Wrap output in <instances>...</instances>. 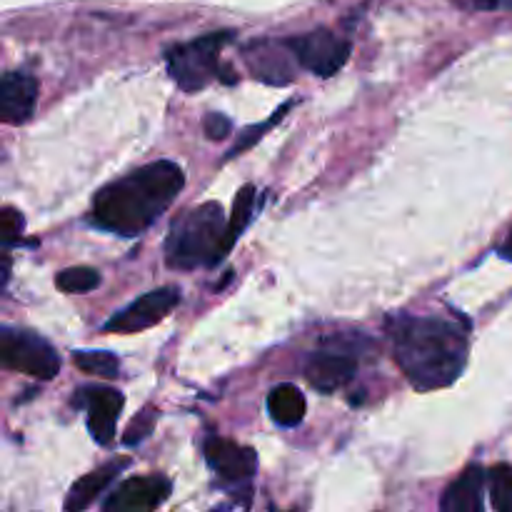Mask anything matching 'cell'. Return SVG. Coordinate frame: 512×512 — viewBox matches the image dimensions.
I'll return each mask as SVG.
<instances>
[{
	"mask_svg": "<svg viewBox=\"0 0 512 512\" xmlns=\"http://www.w3.org/2000/svg\"><path fill=\"white\" fill-rule=\"evenodd\" d=\"M490 503L498 512H512V468L510 465H495L488 475Z\"/></svg>",
	"mask_w": 512,
	"mask_h": 512,
	"instance_id": "19",
	"label": "cell"
},
{
	"mask_svg": "<svg viewBox=\"0 0 512 512\" xmlns=\"http://www.w3.org/2000/svg\"><path fill=\"white\" fill-rule=\"evenodd\" d=\"M253 210H255V188L253 185H245V188H240L238 195H235L233 213H230V218H228L230 248H233L235 240L243 235V230L248 228V223L253 220Z\"/></svg>",
	"mask_w": 512,
	"mask_h": 512,
	"instance_id": "17",
	"label": "cell"
},
{
	"mask_svg": "<svg viewBox=\"0 0 512 512\" xmlns=\"http://www.w3.org/2000/svg\"><path fill=\"white\" fill-rule=\"evenodd\" d=\"M500 255H503V258L512 260V233L508 235V240H505V245H503V248H500Z\"/></svg>",
	"mask_w": 512,
	"mask_h": 512,
	"instance_id": "24",
	"label": "cell"
},
{
	"mask_svg": "<svg viewBox=\"0 0 512 512\" xmlns=\"http://www.w3.org/2000/svg\"><path fill=\"white\" fill-rule=\"evenodd\" d=\"M268 413L280 428H295L305 418V395L298 385H275L268 393Z\"/></svg>",
	"mask_w": 512,
	"mask_h": 512,
	"instance_id": "16",
	"label": "cell"
},
{
	"mask_svg": "<svg viewBox=\"0 0 512 512\" xmlns=\"http://www.w3.org/2000/svg\"><path fill=\"white\" fill-rule=\"evenodd\" d=\"M355 370H358V363L350 355L315 353L305 365V378L320 393H335L355 378Z\"/></svg>",
	"mask_w": 512,
	"mask_h": 512,
	"instance_id": "13",
	"label": "cell"
},
{
	"mask_svg": "<svg viewBox=\"0 0 512 512\" xmlns=\"http://www.w3.org/2000/svg\"><path fill=\"white\" fill-rule=\"evenodd\" d=\"M75 405L88 410V430L95 443L108 445L118 430V415L125 398L113 388H83L75 395Z\"/></svg>",
	"mask_w": 512,
	"mask_h": 512,
	"instance_id": "8",
	"label": "cell"
},
{
	"mask_svg": "<svg viewBox=\"0 0 512 512\" xmlns=\"http://www.w3.org/2000/svg\"><path fill=\"white\" fill-rule=\"evenodd\" d=\"M155 418H158V413H155V408H145L143 413L135 415L133 423H130L128 428H125L123 443H125V445H138V443H143V440L148 438L150 433H153Z\"/></svg>",
	"mask_w": 512,
	"mask_h": 512,
	"instance_id": "21",
	"label": "cell"
},
{
	"mask_svg": "<svg viewBox=\"0 0 512 512\" xmlns=\"http://www.w3.org/2000/svg\"><path fill=\"white\" fill-rule=\"evenodd\" d=\"M0 228H3L5 248L20 243V238H23V230H25L23 213H20V210H15V208H10V205H8V208L3 210V225H0Z\"/></svg>",
	"mask_w": 512,
	"mask_h": 512,
	"instance_id": "22",
	"label": "cell"
},
{
	"mask_svg": "<svg viewBox=\"0 0 512 512\" xmlns=\"http://www.w3.org/2000/svg\"><path fill=\"white\" fill-rule=\"evenodd\" d=\"M250 73L268 85H288L295 78V53L290 50L288 40L285 43H273V40H258L245 50Z\"/></svg>",
	"mask_w": 512,
	"mask_h": 512,
	"instance_id": "9",
	"label": "cell"
},
{
	"mask_svg": "<svg viewBox=\"0 0 512 512\" xmlns=\"http://www.w3.org/2000/svg\"><path fill=\"white\" fill-rule=\"evenodd\" d=\"M55 285L63 293H90V290H95L100 285V273L93 268H68L63 273H58Z\"/></svg>",
	"mask_w": 512,
	"mask_h": 512,
	"instance_id": "20",
	"label": "cell"
},
{
	"mask_svg": "<svg viewBox=\"0 0 512 512\" xmlns=\"http://www.w3.org/2000/svg\"><path fill=\"white\" fill-rule=\"evenodd\" d=\"M170 495V483L160 475H148V478H130L115 488L105 498L103 510L108 512H148L165 503Z\"/></svg>",
	"mask_w": 512,
	"mask_h": 512,
	"instance_id": "10",
	"label": "cell"
},
{
	"mask_svg": "<svg viewBox=\"0 0 512 512\" xmlns=\"http://www.w3.org/2000/svg\"><path fill=\"white\" fill-rule=\"evenodd\" d=\"M0 358L3 365L38 380H53L60 373V355L38 333L18 328H3L0 333Z\"/></svg>",
	"mask_w": 512,
	"mask_h": 512,
	"instance_id": "5",
	"label": "cell"
},
{
	"mask_svg": "<svg viewBox=\"0 0 512 512\" xmlns=\"http://www.w3.org/2000/svg\"><path fill=\"white\" fill-rule=\"evenodd\" d=\"M38 100V80L20 70H10L0 80V115L5 123L18 125L30 118Z\"/></svg>",
	"mask_w": 512,
	"mask_h": 512,
	"instance_id": "12",
	"label": "cell"
},
{
	"mask_svg": "<svg viewBox=\"0 0 512 512\" xmlns=\"http://www.w3.org/2000/svg\"><path fill=\"white\" fill-rule=\"evenodd\" d=\"M390 340L395 363L420 393L448 388L463 375L468 338L450 320L400 315L390 328Z\"/></svg>",
	"mask_w": 512,
	"mask_h": 512,
	"instance_id": "2",
	"label": "cell"
},
{
	"mask_svg": "<svg viewBox=\"0 0 512 512\" xmlns=\"http://www.w3.org/2000/svg\"><path fill=\"white\" fill-rule=\"evenodd\" d=\"M185 185V173L170 160L143 165L105 185L93 200V223L108 233L135 238L173 205Z\"/></svg>",
	"mask_w": 512,
	"mask_h": 512,
	"instance_id": "1",
	"label": "cell"
},
{
	"mask_svg": "<svg viewBox=\"0 0 512 512\" xmlns=\"http://www.w3.org/2000/svg\"><path fill=\"white\" fill-rule=\"evenodd\" d=\"M288 45L295 58H298V63L303 68L313 70L320 78L335 75L350 58L348 40L338 38L330 30H313V33L298 35V38H290Z\"/></svg>",
	"mask_w": 512,
	"mask_h": 512,
	"instance_id": "6",
	"label": "cell"
},
{
	"mask_svg": "<svg viewBox=\"0 0 512 512\" xmlns=\"http://www.w3.org/2000/svg\"><path fill=\"white\" fill-rule=\"evenodd\" d=\"M485 483L488 475L480 465H470L458 480L448 488V493L440 500V508L445 512H483L485 503Z\"/></svg>",
	"mask_w": 512,
	"mask_h": 512,
	"instance_id": "14",
	"label": "cell"
},
{
	"mask_svg": "<svg viewBox=\"0 0 512 512\" xmlns=\"http://www.w3.org/2000/svg\"><path fill=\"white\" fill-rule=\"evenodd\" d=\"M73 363L83 373L100 375V378H115L120 370L118 358L113 353H105V350H78V353H73Z\"/></svg>",
	"mask_w": 512,
	"mask_h": 512,
	"instance_id": "18",
	"label": "cell"
},
{
	"mask_svg": "<svg viewBox=\"0 0 512 512\" xmlns=\"http://www.w3.org/2000/svg\"><path fill=\"white\" fill-rule=\"evenodd\" d=\"M128 465V460H113V463L103 465V468L93 470V473H88L85 478H80L78 483L70 488L68 498H65L63 508L75 512V510H85L90 503H93L95 498H98L100 493H105V490L110 488V483H113L115 478H118L120 470Z\"/></svg>",
	"mask_w": 512,
	"mask_h": 512,
	"instance_id": "15",
	"label": "cell"
},
{
	"mask_svg": "<svg viewBox=\"0 0 512 512\" xmlns=\"http://www.w3.org/2000/svg\"><path fill=\"white\" fill-rule=\"evenodd\" d=\"M203 128H205V135H208L210 140H223L230 135V128H233V123H230L228 115L223 113H208L203 120Z\"/></svg>",
	"mask_w": 512,
	"mask_h": 512,
	"instance_id": "23",
	"label": "cell"
},
{
	"mask_svg": "<svg viewBox=\"0 0 512 512\" xmlns=\"http://www.w3.org/2000/svg\"><path fill=\"white\" fill-rule=\"evenodd\" d=\"M233 38L230 30H215V33L195 38L190 43H178L168 48L165 63L168 73L185 93H198L208 88L215 78H220L223 65L218 63V55L223 45Z\"/></svg>",
	"mask_w": 512,
	"mask_h": 512,
	"instance_id": "4",
	"label": "cell"
},
{
	"mask_svg": "<svg viewBox=\"0 0 512 512\" xmlns=\"http://www.w3.org/2000/svg\"><path fill=\"white\" fill-rule=\"evenodd\" d=\"M478 3L485 5V8H490V5H495V3H498V0H478Z\"/></svg>",
	"mask_w": 512,
	"mask_h": 512,
	"instance_id": "25",
	"label": "cell"
},
{
	"mask_svg": "<svg viewBox=\"0 0 512 512\" xmlns=\"http://www.w3.org/2000/svg\"><path fill=\"white\" fill-rule=\"evenodd\" d=\"M203 453L210 468L228 483H245L253 478L255 468H258V455L253 448H243L233 440L218 438V435L205 440Z\"/></svg>",
	"mask_w": 512,
	"mask_h": 512,
	"instance_id": "11",
	"label": "cell"
},
{
	"mask_svg": "<svg viewBox=\"0 0 512 512\" xmlns=\"http://www.w3.org/2000/svg\"><path fill=\"white\" fill-rule=\"evenodd\" d=\"M180 303L178 288L168 285V288H158L145 293L143 298H138L135 303H130L128 308L118 310L108 323L103 325V333H140V330L153 328L155 323L165 318L175 305Z\"/></svg>",
	"mask_w": 512,
	"mask_h": 512,
	"instance_id": "7",
	"label": "cell"
},
{
	"mask_svg": "<svg viewBox=\"0 0 512 512\" xmlns=\"http://www.w3.org/2000/svg\"><path fill=\"white\" fill-rule=\"evenodd\" d=\"M228 253V218L218 203L190 208L170 225L165 238V260L170 268L178 270L218 265Z\"/></svg>",
	"mask_w": 512,
	"mask_h": 512,
	"instance_id": "3",
	"label": "cell"
}]
</instances>
